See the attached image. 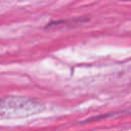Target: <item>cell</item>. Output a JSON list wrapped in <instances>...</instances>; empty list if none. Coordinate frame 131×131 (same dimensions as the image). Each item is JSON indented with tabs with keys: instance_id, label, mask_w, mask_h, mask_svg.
Segmentation results:
<instances>
[{
	"instance_id": "obj_1",
	"label": "cell",
	"mask_w": 131,
	"mask_h": 131,
	"mask_svg": "<svg viewBox=\"0 0 131 131\" xmlns=\"http://www.w3.org/2000/svg\"><path fill=\"white\" fill-rule=\"evenodd\" d=\"M45 105L32 97L10 95L0 98V120L26 118L43 112Z\"/></svg>"
}]
</instances>
